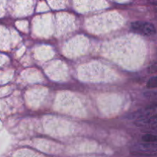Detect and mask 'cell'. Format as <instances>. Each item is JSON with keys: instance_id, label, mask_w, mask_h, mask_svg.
Returning a JSON list of instances; mask_svg holds the SVG:
<instances>
[{"instance_id": "cell-1", "label": "cell", "mask_w": 157, "mask_h": 157, "mask_svg": "<svg viewBox=\"0 0 157 157\" xmlns=\"http://www.w3.org/2000/svg\"><path fill=\"white\" fill-rule=\"evenodd\" d=\"M131 29L138 34L145 36H150L156 33L153 24L143 21H136L131 24Z\"/></svg>"}, {"instance_id": "cell-2", "label": "cell", "mask_w": 157, "mask_h": 157, "mask_svg": "<svg viewBox=\"0 0 157 157\" xmlns=\"http://www.w3.org/2000/svg\"><path fill=\"white\" fill-rule=\"evenodd\" d=\"M134 123L138 127H150L157 125V113L152 114L150 112L142 113L136 118Z\"/></svg>"}, {"instance_id": "cell-3", "label": "cell", "mask_w": 157, "mask_h": 157, "mask_svg": "<svg viewBox=\"0 0 157 157\" xmlns=\"http://www.w3.org/2000/svg\"><path fill=\"white\" fill-rule=\"evenodd\" d=\"M157 152V143L152 142H143L134 146L133 153L138 155L152 154Z\"/></svg>"}, {"instance_id": "cell-4", "label": "cell", "mask_w": 157, "mask_h": 157, "mask_svg": "<svg viewBox=\"0 0 157 157\" xmlns=\"http://www.w3.org/2000/svg\"><path fill=\"white\" fill-rule=\"evenodd\" d=\"M143 142H152V143H157V135L154 134L146 133L142 138Z\"/></svg>"}, {"instance_id": "cell-5", "label": "cell", "mask_w": 157, "mask_h": 157, "mask_svg": "<svg viewBox=\"0 0 157 157\" xmlns=\"http://www.w3.org/2000/svg\"><path fill=\"white\" fill-rule=\"evenodd\" d=\"M146 86L149 89H157V75L149 78Z\"/></svg>"}, {"instance_id": "cell-6", "label": "cell", "mask_w": 157, "mask_h": 157, "mask_svg": "<svg viewBox=\"0 0 157 157\" xmlns=\"http://www.w3.org/2000/svg\"><path fill=\"white\" fill-rule=\"evenodd\" d=\"M147 133L154 134V135H157V125H155V126H150V127H149V129H148Z\"/></svg>"}, {"instance_id": "cell-7", "label": "cell", "mask_w": 157, "mask_h": 157, "mask_svg": "<svg viewBox=\"0 0 157 157\" xmlns=\"http://www.w3.org/2000/svg\"><path fill=\"white\" fill-rule=\"evenodd\" d=\"M148 71H149V73H154V72H157V62L152 64V66H149Z\"/></svg>"}, {"instance_id": "cell-8", "label": "cell", "mask_w": 157, "mask_h": 157, "mask_svg": "<svg viewBox=\"0 0 157 157\" xmlns=\"http://www.w3.org/2000/svg\"><path fill=\"white\" fill-rule=\"evenodd\" d=\"M134 157H143V156H134Z\"/></svg>"}]
</instances>
